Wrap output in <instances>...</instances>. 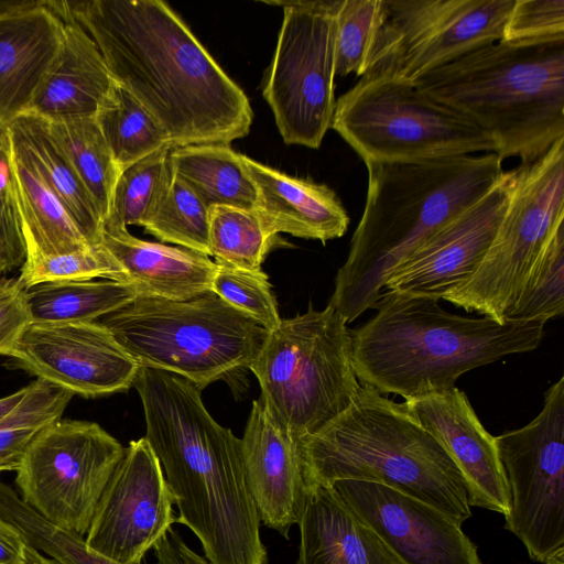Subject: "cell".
<instances>
[{"label": "cell", "mask_w": 564, "mask_h": 564, "mask_svg": "<svg viewBox=\"0 0 564 564\" xmlns=\"http://www.w3.org/2000/svg\"><path fill=\"white\" fill-rule=\"evenodd\" d=\"M115 82L161 124L173 148L246 137L253 111L173 9L160 0L64 1Z\"/></svg>", "instance_id": "6da1fadb"}, {"label": "cell", "mask_w": 564, "mask_h": 564, "mask_svg": "<svg viewBox=\"0 0 564 564\" xmlns=\"http://www.w3.org/2000/svg\"><path fill=\"white\" fill-rule=\"evenodd\" d=\"M495 153L370 164L362 216L329 300L351 323L381 297L393 269L503 175Z\"/></svg>", "instance_id": "7a4b0ae2"}, {"label": "cell", "mask_w": 564, "mask_h": 564, "mask_svg": "<svg viewBox=\"0 0 564 564\" xmlns=\"http://www.w3.org/2000/svg\"><path fill=\"white\" fill-rule=\"evenodd\" d=\"M373 308L350 330L356 377L405 400L447 391L471 369L536 349L544 336L543 323L465 317L426 297L382 293Z\"/></svg>", "instance_id": "3957f363"}, {"label": "cell", "mask_w": 564, "mask_h": 564, "mask_svg": "<svg viewBox=\"0 0 564 564\" xmlns=\"http://www.w3.org/2000/svg\"><path fill=\"white\" fill-rule=\"evenodd\" d=\"M414 86L473 122L502 161L531 163L564 138V35L481 46Z\"/></svg>", "instance_id": "277c9868"}, {"label": "cell", "mask_w": 564, "mask_h": 564, "mask_svg": "<svg viewBox=\"0 0 564 564\" xmlns=\"http://www.w3.org/2000/svg\"><path fill=\"white\" fill-rule=\"evenodd\" d=\"M305 486L343 479L379 482L416 498L459 524L471 517L464 477L404 402L360 384L349 406L299 442Z\"/></svg>", "instance_id": "5b68a950"}, {"label": "cell", "mask_w": 564, "mask_h": 564, "mask_svg": "<svg viewBox=\"0 0 564 564\" xmlns=\"http://www.w3.org/2000/svg\"><path fill=\"white\" fill-rule=\"evenodd\" d=\"M145 438L178 509L210 564H268L260 518L247 484L242 442L200 401L160 413Z\"/></svg>", "instance_id": "8992f818"}, {"label": "cell", "mask_w": 564, "mask_h": 564, "mask_svg": "<svg viewBox=\"0 0 564 564\" xmlns=\"http://www.w3.org/2000/svg\"><path fill=\"white\" fill-rule=\"evenodd\" d=\"M140 367L199 390L248 368L268 334L213 291L186 301L139 296L98 321Z\"/></svg>", "instance_id": "52a82bcc"}, {"label": "cell", "mask_w": 564, "mask_h": 564, "mask_svg": "<svg viewBox=\"0 0 564 564\" xmlns=\"http://www.w3.org/2000/svg\"><path fill=\"white\" fill-rule=\"evenodd\" d=\"M272 417L299 442L315 434L351 403L359 381L350 329L332 306L281 319L248 367Z\"/></svg>", "instance_id": "ba28073f"}, {"label": "cell", "mask_w": 564, "mask_h": 564, "mask_svg": "<svg viewBox=\"0 0 564 564\" xmlns=\"http://www.w3.org/2000/svg\"><path fill=\"white\" fill-rule=\"evenodd\" d=\"M330 128L366 166L496 151L473 122L380 72L366 73L336 100Z\"/></svg>", "instance_id": "9c48e42d"}, {"label": "cell", "mask_w": 564, "mask_h": 564, "mask_svg": "<svg viewBox=\"0 0 564 564\" xmlns=\"http://www.w3.org/2000/svg\"><path fill=\"white\" fill-rule=\"evenodd\" d=\"M564 221V138L511 170L509 200L480 264L443 300L505 322L547 239Z\"/></svg>", "instance_id": "30bf717a"}, {"label": "cell", "mask_w": 564, "mask_h": 564, "mask_svg": "<svg viewBox=\"0 0 564 564\" xmlns=\"http://www.w3.org/2000/svg\"><path fill=\"white\" fill-rule=\"evenodd\" d=\"M340 2H265L281 6L283 20L262 95L286 144L318 149L330 128Z\"/></svg>", "instance_id": "8fae6325"}, {"label": "cell", "mask_w": 564, "mask_h": 564, "mask_svg": "<svg viewBox=\"0 0 564 564\" xmlns=\"http://www.w3.org/2000/svg\"><path fill=\"white\" fill-rule=\"evenodd\" d=\"M123 453L99 424L59 420L30 442L15 470L20 498L51 523L84 536Z\"/></svg>", "instance_id": "7c38bea8"}, {"label": "cell", "mask_w": 564, "mask_h": 564, "mask_svg": "<svg viewBox=\"0 0 564 564\" xmlns=\"http://www.w3.org/2000/svg\"><path fill=\"white\" fill-rule=\"evenodd\" d=\"M510 496L505 528L544 563L564 547V377L527 425L495 436Z\"/></svg>", "instance_id": "4fadbf2b"}, {"label": "cell", "mask_w": 564, "mask_h": 564, "mask_svg": "<svg viewBox=\"0 0 564 564\" xmlns=\"http://www.w3.org/2000/svg\"><path fill=\"white\" fill-rule=\"evenodd\" d=\"M514 0H383L368 72L414 84L457 57L498 42Z\"/></svg>", "instance_id": "5bb4252c"}, {"label": "cell", "mask_w": 564, "mask_h": 564, "mask_svg": "<svg viewBox=\"0 0 564 564\" xmlns=\"http://www.w3.org/2000/svg\"><path fill=\"white\" fill-rule=\"evenodd\" d=\"M174 497L145 437L131 441L97 505L88 547L119 564H141L175 522Z\"/></svg>", "instance_id": "9a60e30c"}, {"label": "cell", "mask_w": 564, "mask_h": 564, "mask_svg": "<svg viewBox=\"0 0 564 564\" xmlns=\"http://www.w3.org/2000/svg\"><path fill=\"white\" fill-rule=\"evenodd\" d=\"M6 356L15 368L84 398L128 390L140 368L98 321L31 322Z\"/></svg>", "instance_id": "2e32d148"}, {"label": "cell", "mask_w": 564, "mask_h": 564, "mask_svg": "<svg viewBox=\"0 0 564 564\" xmlns=\"http://www.w3.org/2000/svg\"><path fill=\"white\" fill-rule=\"evenodd\" d=\"M511 171L476 203L447 221L400 262L382 293L443 300L480 264L506 212Z\"/></svg>", "instance_id": "e0dca14e"}, {"label": "cell", "mask_w": 564, "mask_h": 564, "mask_svg": "<svg viewBox=\"0 0 564 564\" xmlns=\"http://www.w3.org/2000/svg\"><path fill=\"white\" fill-rule=\"evenodd\" d=\"M333 487L401 564H484L462 524L379 482L343 479Z\"/></svg>", "instance_id": "ac0fdd59"}, {"label": "cell", "mask_w": 564, "mask_h": 564, "mask_svg": "<svg viewBox=\"0 0 564 564\" xmlns=\"http://www.w3.org/2000/svg\"><path fill=\"white\" fill-rule=\"evenodd\" d=\"M404 403L460 470L469 506L506 516L510 496L495 436L481 424L466 393L454 387Z\"/></svg>", "instance_id": "d6986e66"}, {"label": "cell", "mask_w": 564, "mask_h": 564, "mask_svg": "<svg viewBox=\"0 0 564 564\" xmlns=\"http://www.w3.org/2000/svg\"><path fill=\"white\" fill-rule=\"evenodd\" d=\"M248 487L260 521L289 539L305 501V479L299 441L269 413L259 398L241 438Z\"/></svg>", "instance_id": "ffe728a7"}, {"label": "cell", "mask_w": 564, "mask_h": 564, "mask_svg": "<svg viewBox=\"0 0 564 564\" xmlns=\"http://www.w3.org/2000/svg\"><path fill=\"white\" fill-rule=\"evenodd\" d=\"M62 32L47 1L0 2V127L28 111Z\"/></svg>", "instance_id": "44dd1931"}, {"label": "cell", "mask_w": 564, "mask_h": 564, "mask_svg": "<svg viewBox=\"0 0 564 564\" xmlns=\"http://www.w3.org/2000/svg\"><path fill=\"white\" fill-rule=\"evenodd\" d=\"M47 3L62 20V40L26 112L46 121L95 117L116 82L96 43L64 1Z\"/></svg>", "instance_id": "7402d4cb"}, {"label": "cell", "mask_w": 564, "mask_h": 564, "mask_svg": "<svg viewBox=\"0 0 564 564\" xmlns=\"http://www.w3.org/2000/svg\"><path fill=\"white\" fill-rule=\"evenodd\" d=\"M258 194L257 210L271 232L328 240L344 236L349 217L327 185L290 176L242 154Z\"/></svg>", "instance_id": "603a6c76"}, {"label": "cell", "mask_w": 564, "mask_h": 564, "mask_svg": "<svg viewBox=\"0 0 564 564\" xmlns=\"http://www.w3.org/2000/svg\"><path fill=\"white\" fill-rule=\"evenodd\" d=\"M297 524V564H401L334 487H306Z\"/></svg>", "instance_id": "cb8c5ba5"}, {"label": "cell", "mask_w": 564, "mask_h": 564, "mask_svg": "<svg viewBox=\"0 0 564 564\" xmlns=\"http://www.w3.org/2000/svg\"><path fill=\"white\" fill-rule=\"evenodd\" d=\"M100 243L122 267L139 296L186 301L212 289L216 263L206 254L144 241L127 228L104 227Z\"/></svg>", "instance_id": "d4e9b609"}, {"label": "cell", "mask_w": 564, "mask_h": 564, "mask_svg": "<svg viewBox=\"0 0 564 564\" xmlns=\"http://www.w3.org/2000/svg\"><path fill=\"white\" fill-rule=\"evenodd\" d=\"M8 132L26 258L57 256L89 246L24 144L9 128Z\"/></svg>", "instance_id": "484cf974"}, {"label": "cell", "mask_w": 564, "mask_h": 564, "mask_svg": "<svg viewBox=\"0 0 564 564\" xmlns=\"http://www.w3.org/2000/svg\"><path fill=\"white\" fill-rule=\"evenodd\" d=\"M174 173L209 208L234 206L257 209L256 186L242 162V154L228 143H200L173 148Z\"/></svg>", "instance_id": "4316f807"}, {"label": "cell", "mask_w": 564, "mask_h": 564, "mask_svg": "<svg viewBox=\"0 0 564 564\" xmlns=\"http://www.w3.org/2000/svg\"><path fill=\"white\" fill-rule=\"evenodd\" d=\"M8 128L24 144L42 176L90 245L101 241L104 220L94 199L51 137L47 122L30 112Z\"/></svg>", "instance_id": "83f0119b"}, {"label": "cell", "mask_w": 564, "mask_h": 564, "mask_svg": "<svg viewBox=\"0 0 564 564\" xmlns=\"http://www.w3.org/2000/svg\"><path fill=\"white\" fill-rule=\"evenodd\" d=\"M137 297L131 283L109 279L46 282L26 289L31 322H96Z\"/></svg>", "instance_id": "f1b7e54d"}, {"label": "cell", "mask_w": 564, "mask_h": 564, "mask_svg": "<svg viewBox=\"0 0 564 564\" xmlns=\"http://www.w3.org/2000/svg\"><path fill=\"white\" fill-rule=\"evenodd\" d=\"M46 122L51 137L86 187L105 221L121 172L95 117Z\"/></svg>", "instance_id": "f546056e"}, {"label": "cell", "mask_w": 564, "mask_h": 564, "mask_svg": "<svg viewBox=\"0 0 564 564\" xmlns=\"http://www.w3.org/2000/svg\"><path fill=\"white\" fill-rule=\"evenodd\" d=\"M95 119L120 172L162 149H172L156 119L117 83Z\"/></svg>", "instance_id": "4dcf8cb0"}, {"label": "cell", "mask_w": 564, "mask_h": 564, "mask_svg": "<svg viewBox=\"0 0 564 564\" xmlns=\"http://www.w3.org/2000/svg\"><path fill=\"white\" fill-rule=\"evenodd\" d=\"M278 240L279 236L270 231L257 209L209 207V249L216 262L260 271Z\"/></svg>", "instance_id": "1f68e13d"}, {"label": "cell", "mask_w": 564, "mask_h": 564, "mask_svg": "<svg viewBox=\"0 0 564 564\" xmlns=\"http://www.w3.org/2000/svg\"><path fill=\"white\" fill-rule=\"evenodd\" d=\"M564 312V221L554 229L505 321L545 324Z\"/></svg>", "instance_id": "d6a6232c"}, {"label": "cell", "mask_w": 564, "mask_h": 564, "mask_svg": "<svg viewBox=\"0 0 564 564\" xmlns=\"http://www.w3.org/2000/svg\"><path fill=\"white\" fill-rule=\"evenodd\" d=\"M170 151L171 148L162 149L120 173L104 227L145 225L158 207L171 175Z\"/></svg>", "instance_id": "836d02e7"}, {"label": "cell", "mask_w": 564, "mask_h": 564, "mask_svg": "<svg viewBox=\"0 0 564 564\" xmlns=\"http://www.w3.org/2000/svg\"><path fill=\"white\" fill-rule=\"evenodd\" d=\"M143 228L161 241L210 256L209 208L173 169L163 196Z\"/></svg>", "instance_id": "e575fe53"}, {"label": "cell", "mask_w": 564, "mask_h": 564, "mask_svg": "<svg viewBox=\"0 0 564 564\" xmlns=\"http://www.w3.org/2000/svg\"><path fill=\"white\" fill-rule=\"evenodd\" d=\"M384 20L383 0H341L337 14L335 73L364 76Z\"/></svg>", "instance_id": "d590c367"}, {"label": "cell", "mask_w": 564, "mask_h": 564, "mask_svg": "<svg viewBox=\"0 0 564 564\" xmlns=\"http://www.w3.org/2000/svg\"><path fill=\"white\" fill-rule=\"evenodd\" d=\"M18 278L25 289L46 282L95 278L128 282L122 267L101 243L57 256L26 258Z\"/></svg>", "instance_id": "8d00e7d4"}, {"label": "cell", "mask_w": 564, "mask_h": 564, "mask_svg": "<svg viewBox=\"0 0 564 564\" xmlns=\"http://www.w3.org/2000/svg\"><path fill=\"white\" fill-rule=\"evenodd\" d=\"M215 263L210 291L265 330L275 329L282 318L268 275L262 270L249 271L221 262Z\"/></svg>", "instance_id": "74e56055"}, {"label": "cell", "mask_w": 564, "mask_h": 564, "mask_svg": "<svg viewBox=\"0 0 564 564\" xmlns=\"http://www.w3.org/2000/svg\"><path fill=\"white\" fill-rule=\"evenodd\" d=\"M26 249L11 165L8 127H0V265L3 273L22 267Z\"/></svg>", "instance_id": "f35d334b"}, {"label": "cell", "mask_w": 564, "mask_h": 564, "mask_svg": "<svg viewBox=\"0 0 564 564\" xmlns=\"http://www.w3.org/2000/svg\"><path fill=\"white\" fill-rule=\"evenodd\" d=\"M21 400L0 422V429L39 432L62 420L73 393L50 381L36 378L24 387Z\"/></svg>", "instance_id": "ab89813d"}, {"label": "cell", "mask_w": 564, "mask_h": 564, "mask_svg": "<svg viewBox=\"0 0 564 564\" xmlns=\"http://www.w3.org/2000/svg\"><path fill=\"white\" fill-rule=\"evenodd\" d=\"M561 35H564V0H514L500 41H533Z\"/></svg>", "instance_id": "60d3db41"}, {"label": "cell", "mask_w": 564, "mask_h": 564, "mask_svg": "<svg viewBox=\"0 0 564 564\" xmlns=\"http://www.w3.org/2000/svg\"><path fill=\"white\" fill-rule=\"evenodd\" d=\"M30 323L26 289L20 279H0V355L9 352Z\"/></svg>", "instance_id": "b9f144b4"}, {"label": "cell", "mask_w": 564, "mask_h": 564, "mask_svg": "<svg viewBox=\"0 0 564 564\" xmlns=\"http://www.w3.org/2000/svg\"><path fill=\"white\" fill-rule=\"evenodd\" d=\"M153 550L155 564H210L205 557L189 549L180 533L172 528L154 545Z\"/></svg>", "instance_id": "7bdbcfd3"}, {"label": "cell", "mask_w": 564, "mask_h": 564, "mask_svg": "<svg viewBox=\"0 0 564 564\" xmlns=\"http://www.w3.org/2000/svg\"><path fill=\"white\" fill-rule=\"evenodd\" d=\"M37 432L0 429V473L17 470L22 457Z\"/></svg>", "instance_id": "ee69618b"}, {"label": "cell", "mask_w": 564, "mask_h": 564, "mask_svg": "<svg viewBox=\"0 0 564 564\" xmlns=\"http://www.w3.org/2000/svg\"><path fill=\"white\" fill-rule=\"evenodd\" d=\"M25 549L20 531L0 518V564H24Z\"/></svg>", "instance_id": "f6af8a7d"}, {"label": "cell", "mask_w": 564, "mask_h": 564, "mask_svg": "<svg viewBox=\"0 0 564 564\" xmlns=\"http://www.w3.org/2000/svg\"><path fill=\"white\" fill-rule=\"evenodd\" d=\"M25 389L22 388L14 393L0 398V422L6 417L8 413L12 411L15 404L21 400Z\"/></svg>", "instance_id": "bcb514c9"}, {"label": "cell", "mask_w": 564, "mask_h": 564, "mask_svg": "<svg viewBox=\"0 0 564 564\" xmlns=\"http://www.w3.org/2000/svg\"><path fill=\"white\" fill-rule=\"evenodd\" d=\"M24 564H59L57 561L42 554L26 544Z\"/></svg>", "instance_id": "7dc6e473"}, {"label": "cell", "mask_w": 564, "mask_h": 564, "mask_svg": "<svg viewBox=\"0 0 564 564\" xmlns=\"http://www.w3.org/2000/svg\"><path fill=\"white\" fill-rule=\"evenodd\" d=\"M545 564H564V547L551 554L544 561Z\"/></svg>", "instance_id": "c3c4849f"}, {"label": "cell", "mask_w": 564, "mask_h": 564, "mask_svg": "<svg viewBox=\"0 0 564 564\" xmlns=\"http://www.w3.org/2000/svg\"><path fill=\"white\" fill-rule=\"evenodd\" d=\"M2 273H3V271H2V268H1V265H0V275H1Z\"/></svg>", "instance_id": "681fc988"}]
</instances>
